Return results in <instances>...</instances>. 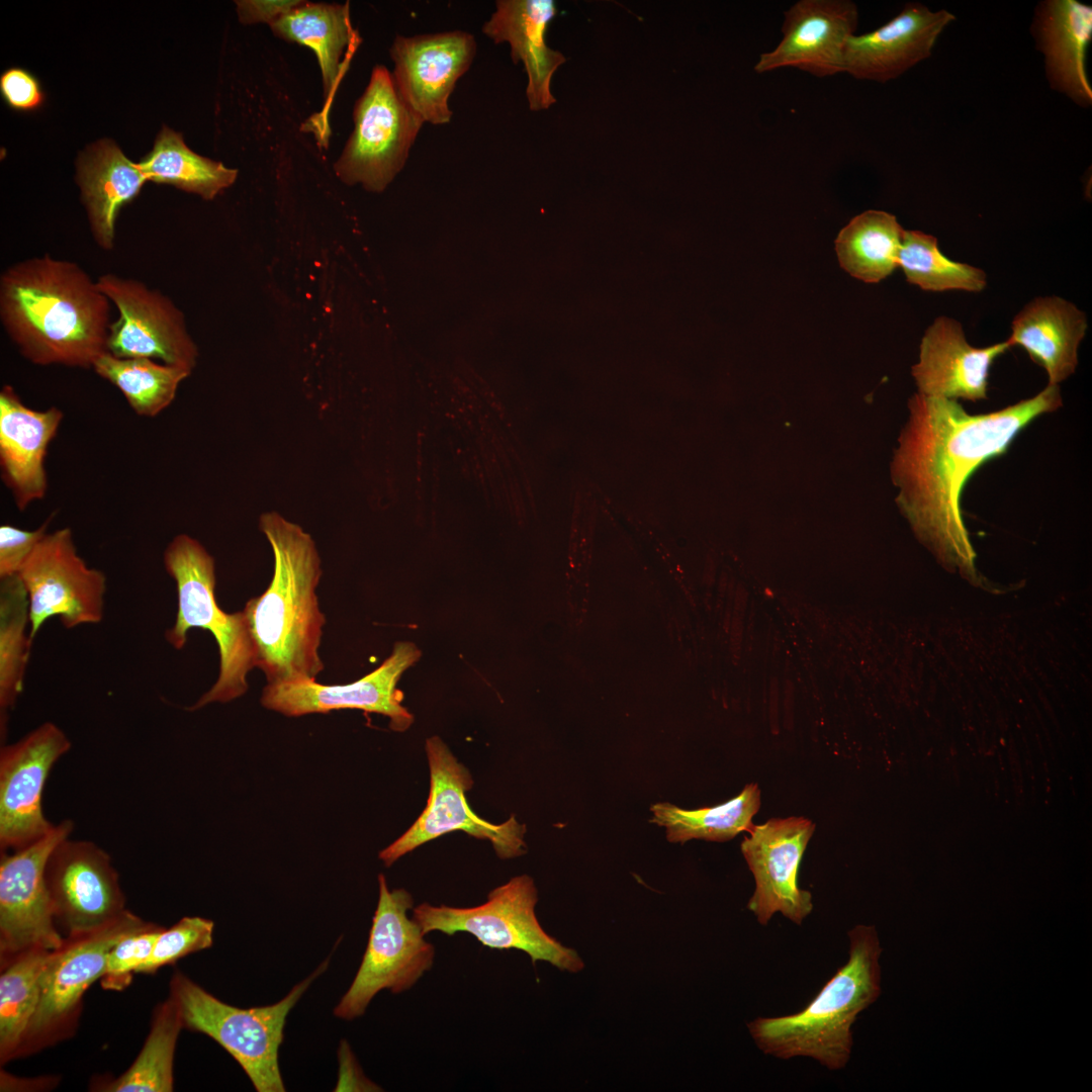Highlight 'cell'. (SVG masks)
<instances>
[{
    "instance_id": "6da1fadb",
    "label": "cell",
    "mask_w": 1092,
    "mask_h": 1092,
    "mask_svg": "<svg viewBox=\"0 0 1092 1092\" xmlns=\"http://www.w3.org/2000/svg\"><path fill=\"white\" fill-rule=\"evenodd\" d=\"M1062 405L1059 385L1003 410L970 415L954 399L916 394L900 453L904 506L923 538L945 561L970 568L974 552L961 515L972 474L1006 452L1037 417Z\"/></svg>"
},
{
    "instance_id": "7a4b0ae2",
    "label": "cell",
    "mask_w": 1092,
    "mask_h": 1092,
    "mask_svg": "<svg viewBox=\"0 0 1092 1092\" xmlns=\"http://www.w3.org/2000/svg\"><path fill=\"white\" fill-rule=\"evenodd\" d=\"M108 297L77 263L50 255L9 266L0 277V320L36 365L92 368L107 352Z\"/></svg>"
},
{
    "instance_id": "3957f363",
    "label": "cell",
    "mask_w": 1092,
    "mask_h": 1092,
    "mask_svg": "<svg viewBox=\"0 0 1092 1092\" xmlns=\"http://www.w3.org/2000/svg\"><path fill=\"white\" fill-rule=\"evenodd\" d=\"M271 545L274 571L268 587L243 609L257 647V667L267 682L315 679L323 627L316 586L322 576L314 541L300 526L276 512L260 517Z\"/></svg>"
},
{
    "instance_id": "277c9868",
    "label": "cell",
    "mask_w": 1092,
    "mask_h": 1092,
    "mask_svg": "<svg viewBox=\"0 0 1092 1092\" xmlns=\"http://www.w3.org/2000/svg\"><path fill=\"white\" fill-rule=\"evenodd\" d=\"M848 959L801 1011L747 1023L756 1046L780 1060L809 1058L830 1071L848 1064L852 1026L881 994L882 946L873 925L848 931Z\"/></svg>"
},
{
    "instance_id": "5b68a950",
    "label": "cell",
    "mask_w": 1092,
    "mask_h": 1092,
    "mask_svg": "<svg viewBox=\"0 0 1092 1092\" xmlns=\"http://www.w3.org/2000/svg\"><path fill=\"white\" fill-rule=\"evenodd\" d=\"M163 562L178 596L176 619L165 631L166 641L182 649L187 632L201 628L212 634L219 652L217 679L188 710L242 697L249 689L248 673L257 667V647L244 610L230 614L217 605L214 558L198 540L179 534L167 545Z\"/></svg>"
},
{
    "instance_id": "8992f818",
    "label": "cell",
    "mask_w": 1092,
    "mask_h": 1092,
    "mask_svg": "<svg viewBox=\"0 0 1092 1092\" xmlns=\"http://www.w3.org/2000/svg\"><path fill=\"white\" fill-rule=\"evenodd\" d=\"M329 966L326 960L277 1003L240 1008L220 1001L183 973L170 982L183 1027L215 1040L242 1067L258 1092H283L278 1053L286 1017L309 985Z\"/></svg>"
},
{
    "instance_id": "52a82bcc",
    "label": "cell",
    "mask_w": 1092,
    "mask_h": 1092,
    "mask_svg": "<svg viewBox=\"0 0 1092 1092\" xmlns=\"http://www.w3.org/2000/svg\"><path fill=\"white\" fill-rule=\"evenodd\" d=\"M537 901L534 880L522 875L494 888L481 905L457 908L423 903L413 909V918L425 935L433 931L450 936L466 932L489 948L524 951L533 964L546 962L560 971H581L584 964L576 950L563 945L539 923Z\"/></svg>"
},
{
    "instance_id": "ba28073f",
    "label": "cell",
    "mask_w": 1092,
    "mask_h": 1092,
    "mask_svg": "<svg viewBox=\"0 0 1092 1092\" xmlns=\"http://www.w3.org/2000/svg\"><path fill=\"white\" fill-rule=\"evenodd\" d=\"M378 884L366 950L351 986L334 1009L341 1019L362 1016L382 990L393 994L410 990L434 964V945L407 915L414 904L412 895L404 889L389 890L382 874Z\"/></svg>"
},
{
    "instance_id": "9c48e42d",
    "label": "cell",
    "mask_w": 1092,
    "mask_h": 1092,
    "mask_svg": "<svg viewBox=\"0 0 1092 1092\" xmlns=\"http://www.w3.org/2000/svg\"><path fill=\"white\" fill-rule=\"evenodd\" d=\"M153 925L125 910L98 928L65 936L50 953L38 1006L16 1057L68 1035L77 1022L84 993L103 976L109 950L124 936Z\"/></svg>"
},
{
    "instance_id": "30bf717a",
    "label": "cell",
    "mask_w": 1092,
    "mask_h": 1092,
    "mask_svg": "<svg viewBox=\"0 0 1092 1092\" xmlns=\"http://www.w3.org/2000/svg\"><path fill=\"white\" fill-rule=\"evenodd\" d=\"M353 122V131L334 164L335 174L345 184L383 191L404 167L424 124L398 95L386 67L372 69L354 104Z\"/></svg>"
},
{
    "instance_id": "8fae6325",
    "label": "cell",
    "mask_w": 1092,
    "mask_h": 1092,
    "mask_svg": "<svg viewBox=\"0 0 1092 1092\" xmlns=\"http://www.w3.org/2000/svg\"><path fill=\"white\" fill-rule=\"evenodd\" d=\"M426 751L431 775L426 808L400 837L379 852L383 863L390 867L420 845L456 830L475 838L488 839L503 859L524 854L527 850L525 825L520 824L514 816L502 824H492L478 817L469 808L465 797L473 784L468 769L438 736L427 739Z\"/></svg>"
},
{
    "instance_id": "7c38bea8",
    "label": "cell",
    "mask_w": 1092,
    "mask_h": 1092,
    "mask_svg": "<svg viewBox=\"0 0 1092 1092\" xmlns=\"http://www.w3.org/2000/svg\"><path fill=\"white\" fill-rule=\"evenodd\" d=\"M18 576L28 598L31 642L52 617L67 629L102 621L106 577L78 554L70 528L47 533Z\"/></svg>"
},
{
    "instance_id": "4fadbf2b",
    "label": "cell",
    "mask_w": 1092,
    "mask_h": 1092,
    "mask_svg": "<svg viewBox=\"0 0 1092 1092\" xmlns=\"http://www.w3.org/2000/svg\"><path fill=\"white\" fill-rule=\"evenodd\" d=\"M73 830L64 820L46 836L12 851L0 861L1 965L33 947L58 948L64 940L55 922L46 882V866L54 848Z\"/></svg>"
},
{
    "instance_id": "5bb4252c",
    "label": "cell",
    "mask_w": 1092,
    "mask_h": 1092,
    "mask_svg": "<svg viewBox=\"0 0 1092 1092\" xmlns=\"http://www.w3.org/2000/svg\"><path fill=\"white\" fill-rule=\"evenodd\" d=\"M97 283L119 313L109 327L108 353L119 358L158 359L192 371L198 350L183 313L169 297L140 280L113 273L101 275Z\"/></svg>"
},
{
    "instance_id": "9a60e30c",
    "label": "cell",
    "mask_w": 1092,
    "mask_h": 1092,
    "mask_svg": "<svg viewBox=\"0 0 1092 1092\" xmlns=\"http://www.w3.org/2000/svg\"><path fill=\"white\" fill-rule=\"evenodd\" d=\"M420 656L414 643L399 641L379 667L354 682L329 686L315 679L267 682L261 704L288 717L358 709L387 716L392 730L405 731L414 717L402 706L403 695L396 686L401 674Z\"/></svg>"
},
{
    "instance_id": "2e32d148",
    "label": "cell",
    "mask_w": 1092,
    "mask_h": 1092,
    "mask_svg": "<svg viewBox=\"0 0 1092 1092\" xmlns=\"http://www.w3.org/2000/svg\"><path fill=\"white\" fill-rule=\"evenodd\" d=\"M71 747L66 734L46 722L0 752L1 851L25 847L55 827L43 815L41 797L55 762Z\"/></svg>"
},
{
    "instance_id": "e0dca14e",
    "label": "cell",
    "mask_w": 1092,
    "mask_h": 1092,
    "mask_svg": "<svg viewBox=\"0 0 1092 1092\" xmlns=\"http://www.w3.org/2000/svg\"><path fill=\"white\" fill-rule=\"evenodd\" d=\"M44 876L55 922L66 936L98 928L126 910L110 856L93 842L62 840Z\"/></svg>"
},
{
    "instance_id": "ac0fdd59",
    "label": "cell",
    "mask_w": 1092,
    "mask_h": 1092,
    "mask_svg": "<svg viewBox=\"0 0 1092 1092\" xmlns=\"http://www.w3.org/2000/svg\"><path fill=\"white\" fill-rule=\"evenodd\" d=\"M814 830L807 818H774L744 837L741 851L755 883L747 908L760 925L778 912L797 925L811 914L812 894L799 887L798 872Z\"/></svg>"
},
{
    "instance_id": "d6986e66",
    "label": "cell",
    "mask_w": 1092,
    "mask_h": 1092,
    "mask_svg": "<svg viewBox=\"0 0 1092 1092\" xmlns=\"http://www.w3.org/2000/svg\"><path fill=\"white\" fill-rule=\"evenodd\" d=\"M476 48L474 36L462 30L395 36L389 50L391 77L402 101L424 123L450 122L449 97L469 70Z\"/></svg>"
},
{
    "instance_id": "ffe728a7",
    "label": "cell",
    "mask_w": 1092,
    "mask_h": 1092,
    "mask_svg": "<svg viewBox=\"0 0 1092 1092\" xmlns=\"http://www.w3.org/2000/svg\"><path fill=\"white\" fill-rule=\"evenodd\" d=\"M857 24L858 9L850 0H799L784 12L782 39L760 54L754 72L794 68L817 78L841 74L845 44Z\"/></svg>"
},
{
    "instance_id": "44dd1931",
    "label": "cell",
    "mask_w": 1092,
    "mask_h": 1092,
    "mask_svg": "<svg viewBox=\"0 0 1092 1092\" xmlns=\"http://www.w3.org/2000/svg\"><path fill=\"white\" fill-rule=\"evenodd\" d=\"M954 18L944 9L932 11L921 3H907L884 25L847 40L843 73L879 83L894 80L931 55Z\"/></svg>"
},
{
    "instance_id": "7402d4cb",
    "label": "cell",
    "mask_w": 1092,
    "mask_h": 1092,
    "mask_svg": "<svg viewBox=\"0 0 1092 1092\" xmlns=\"http://www.w3.org/2000/svg\"><path fill=\"white\" fill-rule=\"evenodd\" d=\"M1009 348L1006 341L976 348L959 321L936 317L925 330L919 361L912 367L919 393L954 400L987 398L990 369Z\"/></svg>"
},
{
    "instance_id": "603a6c76",
    "label": "cell",
    "mask_w": 1092,
    "mask_h": 1092,
    "mask_svg": "<svg viewBox=\"0 0 1092 1092\" xmlns=\"http://www.w3.org/2000/svg\"><path fill=\"white\" fill-rule=\"evenodd\" d=\"M63 420L52 406L35 411L26 406L11 385L0 391L1 477L18 510L41 499L48 488L44 459L50 442Z\"/></svg>"
},
{
    "instance_id": "cb8c5ba5",
    "label": "cell",
    "mask_w": 1092,
    "mask_h": 1092,
    "mask_svg": "<svg viewBox=\"0 0 1092 1092\" xmlns=\"http://www.w3.org/2000/svg\"><path fill=\"white\" fill-rule=\"evenodd\" d=\"M556 13L553 0H497L495 11L481 28L495 44L509 42L513 62L524 64L528 76L526 96L534 111L548 109L556 102L551 79L566 62L545 41V32Z\"/></svg>"
},
{
    "instance_id": "d4e9b609",
    "label": "cell",
    "mask_w": 1092,
    "mask_h": 1092,
    "mask_svg": "<svg viewBox=\"0 0 1092 1092\" xmlns=\"http://www.w3.org/2000/svg\"><path fill=\"white\" fill-rule=\"evenodd\" d=\"M1031 32L1044 57L1052 88L1078 105L1092 103L1086 53L1092 39V7L1077 0H1045L1035 10Z\"/></svg>"
},
{
    "instance_id": "484cf974",
    "label": "cell",
    "mask_w": 1092,
    "mask_h": 1092,
    "mask_svg": "<svg viewBox=\"0 0 1092 1092\" xmlns=\"http://www.w3.org/2000/svg\"><path fill=\"white\" fill-rule=\"evenodd\" d=\"M1084 311L1060 296L1035 297L1014 316L1011 347L1019 346L1046 372L1049 385H1059L1078 365V349L1086 335Z\"/></svg>"
},
{
    "instance_id": "4316f807",
    "label": "cell",
    "mask_w": 1092,
    "mask_h": 1092,
    "mask_svg": "<svg viewBox=\"0 0 1092 1092\" xmlns=\"http://www.w3.org/2000/svg\"><path fill=\"white\" fill-rule=\"evenodd\" d=\"M76 180L94 241L100 249L112 250L119 211L139 195L148 179L113 141L101 140L79 158Z\"/></svg>"
},
{
    "instance_id": "83f0119b",
    "label": "cell",
    "mask_w": 1092,
    "mask_h": 1092,
    "mask_svg": "<svg viewBox=\"0 0 1092 1092\" xmlns=\"http://www.w3.org/2000/svg\"><path fill=\"white\" fill-rule=\"evenodd\" d=\"M269 26L275 36L307 47L315 54L326 99L322 119L328 127L331 103L350 63L342 58L345 53L353 55L361 40L351 23L349 3L302 1Z\"/></svg>"
},
{
    "instance_id": "f1b7e54d",
    "label": "cell",
    "mask_w": 1092,
    "mask_h": 1092,
    "mask_svg": "<svg viewBox=\"0 0 1092 1092\" xmlns=\"http://www.w3.org/2000/svg\"><path fill=\"white\" fill-rule=\"evenodd\" d=\"M904 229L896 216L870 209L852 217L835 239L840 266L866 283H878L898 267Z\"/></svg>"
},
{
    "instance_id": "f546056e",
    "label": "cell",
    "mask_w": 1092,
    "mask_h": 1092,
    "mask_svg": "<svg viewBox=\"0 0 1092 1092\" xmlns=\"http://www.w3.org/2000/svg\"><path fill=\"white\" fill-rule=\"evenodd\" d=\"M148 181L172 185L211 200L232 186L238 170L189 149L181 133L163 126L152 151L138 163Z\"/></svg>"
},
{
    "instance_id": "4dcf8cb0",
    "label": "cell",
    "mask_w": 1092,
    "mask_h": 1092,
    "mask_svg": "<svg viewBox=\"0 0 1092 1092\" xmlns=\"http://www.w3.org/2000/svg\"><path fill=\"white\" fill-rule=\"evenodd\" d=\"M759 807V788L749 784L736 797L714 807L686 810L668 802L655 803L650 807L649 821L664 827L671 843L684 844L691 839L724 842L742 831L749 833Z\"/></svg>"
},
{
    "instance_id": "1f68e13d",
    "label": "cell",
    "mask_w": 1092,
    "mask_h": 1092,
    "mask_svg": "<svg viewBox=\"0 0 1092 1092\" xmlns=\"http://www.w3.org/2000/svg\"><path fill=\"white\" fill-rule=\"evenodd\" d=\"M52 950L33 947L11 958L0 976V1059L15 1058L36 1012L41 975ZM2 965V966H3Z\"/></svg>"
},
{
    "instance_id": "d6a6232c",
    "label": "cell",
    "mask_w": 1092,
    "mask_h": 1092,
    "mask_svg": "<svg viewBox=\"0 0 1092 1092\" xmlns=\"http://www.w3.org/2000/svg\"><path fill=\"white\" fill-rule=\"evenodd\" d=\"M92 369L116 386L132 411L142 417H155L171 404L178 386L190 370L161 364L148 358H119L102 354Z\"/></svg>"
},
{
    "instance_id": "836d02e7",
    "label": "cell",
    "mask_w": 1092,
    "mask_h": 1092,
    "mask_svg": "<svg viewBox=\"0 0 1092 1092\" xmlns=\"http://www.w3.org/2000/svg\"><path fill=\"white\" fill-rule=\"evenodd\" d=\"M179 1010L169 996L155 1010L150 1032L130 1067L99 1090L106 1092H171L174 1055L180 1030Z\"/></svg>"
},
{
    "instance_id": "e575fe53",
    "label": "cell",
    "mask_w": 1092,
    "mask_h": 1092,
    "mask_svg": "<svg viewBox=\"0 0 1092 1092\" xmlns=\"http://www.w3.org/2000/svg\"><path fill=\"white\" fill-rule=\"evenodd\" d=\"M27 594L18 575L0 584V707L12 708L23 688L31 647Z\"/></svg>"
},
{
    "instance_id": "d590c367",
    "label": "cell",
    "mask_w": 1092,
    "mask_h": 1092,
    "mask_svg": "<svg viewBox=\"0 0 1092 1092\" xmlns=\"http://www.w3.org/2000/svg\"><path fill=\"white\" fill-rule=\"evenodd\" d=\"M898 267L909 283L926 291L980 292L987 285L984 270L948 259L940 252L937 239L921 231L904 230Z\"/></svg>"
},
{
    "instance_id": "8d00e7d4",
    "label": "cell",
    "mask_w": 1092,
    "mask_h": 1092,
    "mask_svg": "<svg viewBox=\"0 0 1092 1092\" xmlns=\"http://www.w3.org/2000/svg\"><path fill=\"white\" fill-rule=\"evenodd\" d=\"M214 923L199 916H186L171 927L163 928L148 961L135 974H154L167 965L206 948L213 943Z\"/></svg>"
},
{
    "instance_id": "74e56055",
    "label": "cell",
    "mask_w": 1092,
    "mask_h": 1092,
    "mask_svg": "<svg viewBox=\"0 0 1092 1092\" xmlns=\"http://www.w3.org/2000/svg\"><path fill=\"white\" fill-rule=\"evenodd\" d=\"M163 927L153 926L130 933L121 938L107 953L103 972V984L108 989H120L127 978L150 958Z\"/></svg>"
},
{
    "instance_id": "f35d334b",
    "label": "cell",
    "mask_w": 1092,
    "mask_h": 1092,
    "mask_svg": "<svg viewBox=\"0 0 1092 1092\" xmlns=\"http://www.w3.org/2000/svg\"><path fill=\"white\" fill-rule=\"evenodd\" d=\"M53 517L35 530H23L13 525L0 526V579L18 575L38 542L48 533Z\"/></svg>"
},
{
    "instance_id": "ab89813d",
    "label": "cell",
    "mask_w": 1092,
    "mask_h": 1092,
    "mask_svg": "<svg viewBox=\"0 0 1092 1092\" xmlns=\"http://www.w3.org/2000/svg\"><path fill=\"white\" fill-rule=\"evenodd\" d=\"M0 92L5 103L18 111H33L44 102L39 81L29 71L12 67L0 76Z\"/></svg>"
},
{
    "instance_id": "60d3db41",
    "label": "cell",
    "mask_w": 1092,
    "mask_h": 1092,
    "mask_svg": "<svg viewBox=\"0 0 1092 1092\" xmlns=\"http://www.w3.org/2000/svg\"><path fill=\"white\" fill-rule=\"evenodd\" d=\"M301 2L299 0H240L236 1V6L241 23L270 25Z\"/></svg>"
},
{
    "instance_id": "b9f144b4",
    "label": "cell",
    "mask_w": 1092,
    "mask_h": 1092,
    "mask_svg": "<svg viewBox=\"0 0 1092 1092\" xmlns=\"http://www.w3.org/2000/svg\"><path fill=\"white\" fill-rule=\"evenodd\" d=\"M339 1056L341 1063L340 1072L343 1074L349 1073V1077L344 1081L339 1082L336 1086V1090H379L378 1086L368 1081L361 1073L350 1046L346 1041H342Z\"/></svg>"
}]
</instances>
